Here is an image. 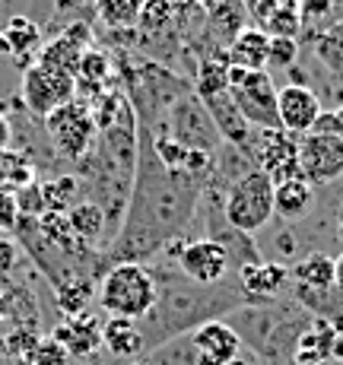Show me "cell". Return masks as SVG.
I'll return each mask as SVG.
<instances>
[{"label": "cell", "instance_id": "1", "mask_svg": "<svg viewBox=\"0 0 343 365\" xmlns=\"http://www.w3.org/2000/svg\"><path fill=\"white\" fill-rule=\"evenodd\" d=\"M204 185L191 175L159 163L153 137L137 124V165L130 197L115 238L102 248L111 264H150L172 238H185L198 213Z\"/></svg>", "mask_w": 343, "mask_h": 365}, {"label": "cell", "instance_id": "5", "mask_svg": "<svg viewBox=\"0 0 343 365\" xmlns=\"http://www.w3.org/2000/svg\"><path fill=\"white\" fill-rule=\"evenodd\" d=\"M220 197H222V213H226V220L248 235L267 229L270 220H274V181H270L261 168L245 172Z\"/></svg>", "mask_w": 343, "mask_h": 365}, {"label": "cell", "instance_id": "32", "mask_svg": "<svg viewBox=\"0 0 343 365\" xmlns=\"http://www.w3.org/2000/svg\"><path fill=\"white\" fill-rule=\"evenodd\" d=\"M19 220V207H16V197L6 191H0V229H13Z\"/></svg>", "mask_w": 343, "mask_h": 365}, {"label": "cell", "instance_id": "20", "mask_svg": "<svg viewBox=\"0 0 343 365\" xmlns=\"http://www.w3.org/2000/svg\"><path fill=\"white\" fill-rule=\"evenodd\" d=\"M314 194H318V187L309 185L305 178L280 181V185H274V216L283 226H299V222L309 220Z\"/></svg>", "mask_w": 343, "mask_h": 365}, {"label": "cell", "instance_id": "28", "mask_svg": "<svg viewBox=\"0 0 343 365\" xmlns=\"http://www.w3.org/2000/svg\"><path fill=\"white\" fill-rule=\"evenodd\" d=\"M314 51H318V58L327 64V70H334V73H343V19L331 23L324 32L318 35V41H314Z\"/></svg>", "mask_w": 343, "mask_h": 365}, {"label": "cell", "instance_id": "37", "mask_svg": "<svg viewBox=\"0 0 343 365\" xmlns=\"http://www.w3.org/2000/svg\"><path fill=\"white\" fill-rule=\"evenodd\" d=\"M334 115H337V133L343 137V105H340V108H334Z\"/></svg>", "mask_w": 343, "mask_h": 365}, {"label": "cell", "instance_id": "23", "mask_svg": "<svg viewBox=\"0 0 343 365\" xmlns=\"http://www.w3.org/2000/svg\"><path fill=\"white\" fill-rule=\"evenodd\" d=\"M102 346L108 349L118 359H137V356H146L143 346V334H140V324L130 318H108L102 324Z\"/></svg>", "mask_w": 343, "mask_h": 365}, {"label": "cell", "instance_id": "38", "mask_svg": "<svg viewBox=\"0 0 343 365\" xmlns=\"http://www.w3.org/2000/svg\"><path fill=\"white\" fill-rule=\"evenodd\" d=\"M318 365H343V359H324V362H318Z\"/></svg>", "mask_w": 343, "mask_h": 365}, {"label": "cell", "instance_id": "30", "mask_svg": "<svg viewBox=\"0 0 343 365\" xmlns=\"http://www.w3.org/2000/svg\"><path fill=\"white\" fill-rule=\"evenodd\" d=\"M67 362H70V353L54 340V336L51 340L35 343L29 349V365H67Z\"/></svg>", "mask_w": 343, "mask_h": 365}, {"label": "cell", "instance_id": "39", "mask_svg": "<svg viewBox=\"0 0 343 365\" xmlns=\"http://www.w3.org/2000/svg\"><path fill=\"white\" fill-rule=\"evenodd\" d=\"M130 365H146V362H130Z\"/></svg>", "mask_w": 343, "mask_h": 365}, {"label": "cell", "instance_id": "13", "mask_svg": "<svg viewBox=\"0 0 343 365\" xmlns=\"http://www.w3.org/2000/svg\"><path fill=\"white\" fill-rule=\"evenodd\" d=\"M175 270L200 286H213V283H222L226 277H232V264H229L226 251L204 235L188 238L178 261H175Z\"/></svg>", "mask_w": 343, "mask_h": 365}, {"label": "cell", "instance_id": "34", "mask_svg": "<svg viewBox=\"0 0 343 365\" xmlns=\"http://www.w3.org/2000/svg\"><path fill=\"white\" fill-rule=\"evenodd\" d=\"M10 143H13V124L0 115V150H6Z\"/></svg>", "mask_w": 343, "mask_h": 365}, {"label": "cell", "instance_id": "36", "mask_svg": "<svg viewBox=\"0 0 343 365\" xmlns=\"http://www.w3.org/2000/svg\"><path fill=\"white\" fill-rule=\"evenodd\" d=\"M229 365H257V356H239V359H232V362H229Z\"/></svg>", "mask_w": 343, "mask_h": 365}, {"label": "cell", "instance_id": "11", "mask_svg": "<svg viewBox=\"0 0 343 365\" xmlns=\"http://www.w3.org/2000/svg\"><path fill=\"white\" fill-rule=\"evenodd\" d=\"M251 163L261 168L274 185L290 178H302L299 168V137L286 130H255L251 133V146H248Z\"/></svg>", "mask_w": 343, "mask_h": 365}, {"label": "cell", "instance_id": "21", "mask_svg": "<svg viewBox=\"0 0 343 365\" xmlns=\"http://www.w3.org/2000/svg\"><path fill=\"white\" fill-rule=\"evenodd\" d=\"M67 220V229L73 232L76 238H80L83 245H89V248H105V245L111 242V226L108 220H105V213L99 207H96L93 200H80L73 203V207L64 213Z\"/></svg>", "mask_w": 343, "mask_h": 365}, {"label": "cell", "instance_id": "22", "mask_svg": "<svg viewBox=\"0 0 343 365\" xmlns=\"http://www.w3.org/2000/svg\"><path fill=\"white\" fill-rule=\"evenodd\" d=\"M267 45L270 35L257 26H245V29L235 35L226 45V61L232 67H245V70H267Z\"/></svg>", "mask_w": 343, "mask_h": 365}, {"label": "cell", "instance_id": "31", "mask_svg": "<svg viewBox=\"0 0 343 365\" xmlns=\"http://www.w3.org/2000/svg\"><path fill=\"white\" fill-rule=\"evenodd\" d=\"M165 4L172 6V13L178 19H185V23H194V16H207L204 6H200V0H165Z\"/></svg>", "mask_w": 343, "mask_h": 365}, {"label": "cell", "instance_id": "9", "mask_svg": "<svg viewBox=\"0 0 343 365\" xmlns=\"http://www.w3.org/2000/svg\"><path fill=\"white\" fill-rule=\"evenodd\" d=\"M194 220L204 222V238L216 242L222 251H226L229 264H232V273L242 270V267H248V264L264 261L261 245H257L248 232L235 229L232 222L226 220V213H222V197L216 191H204V194H200Z\"/></svg>", "mask_w": 343, "mask_h": 365}, {"label": "cell", "instance_id": "7", "mask_svg": "<svg viewBox=\"0 0 343 365\" xmlns=\"http://www.w3.org/2000/svg\"><path fill=\"white\" fill-rule=\"evenodd\" d=\"M229 80V93H232L235 105H239L242 118L251 124L255 130H274L280 128L277 118V86L270 70H245L232 67L226 70Z\"/></svg>", "mask_w": 343, "mask_h": 365}, {"label": "cell", "instance_id": "27", "mask_svg": "<svg viewBox=\"0 0 343 365\" xmlns=\"http://www.w3.org/2000/svg\"><path fill=\"white\" fill-rule=\"evenodd\" d=\"M143 362L146 365H198V356H194V346H191V334L175 336V340L163 343V346L150 349Z\"/></svg>", "mask_w": 343, "mask_h": 365}, {"label": "cell", "instance_id": "29", "mask_svg": "<svg viewBox=\"0 0 343 365\" xmlns=\"http://www.w3.org/2000/svg\"><path fill=\"white\" fill-rule=\"evenodd\" d=\"M296 61H299V38H280V35H270L267 67L290 70V67H296Z\"/></svg>", "mask_w": 343, "mask_h": 365}, {"label": "cell", "instance_id": "33", "mask_svg": "<svg viewBox=\"0 0 343 365\" xmlns=\"http://www.w3.org/2000/svg\"><path fill=\"white\" fill-rule=\"evenodd\" d=\"M309 133H337V115H334V108H321V115L314 118L312 130ZM340 137V133H337Z\"/></svg>", "mask_w": 343, "mask_h": 365}, {"label": "cell", "instance_id": "16", "mask_svg": "<svg viewBox=\"0 0 343 365\" xmlns=\"http://www.w3.org/2000/svg\"><path fill=\"white\" fill-rule=\"evenodd\" d=\"M321 108L324 105H321L318 93L312 86H305V83H290V86L277 89V118H280V130L286 133H296V137L309 133L314 118L321 115Z\"/></svg>", "mask_w": 343, "mask_h": 365}, {"label": "cell", "instance_id": "8", "mask_svg": "<svg viewBox=\"0 0 343 365\" xmlns=\"http://www.w3.org/2000/svg\"><path fill=\"white\" fill-rule=\"evenodd\" d=\"M150 133H163V137H169L175 143L185 146V150H194V153H216V146L222 143L210 111L204 108V102L194 93H188L185 99L175 102L172 108L165 111V118Z\"/></svg>", "mask_w": 343, "mask_h": 365}, {"label": "cell", "instance_id": "18", "mask_svg": "<svg viewBox=\"0 0 343 365\" xmlns=\"http://www.w3.org/2000/svg\"><path fill=\"white\" fill-rule=\"evenodd\" d=\"M200 102H204V108L210 111V118H213L216 130H220V137L226 140V143L239 146V150L248 153L251 146V133H255V128H251L248 121L242 118L239 105H235L232 93L229 89H222V93H210V96H198Z\"/></svg>", "mask_w": 343, "mask_h": 365}, {"label": "cell", "instance_id": "19", "mask_svg": "<svg viewBox=\"0 0 343 365\" xmlns=\"http://www.w3.org/2000/svg\"><path fill=\"white\" fill-rule=\"evenodd\" d=\"M0 38H4V48H6L4 58H13L19 70L35 64L41 45H45V32H41V26L29 16H13L10 23L0 29Z\"/></svg>", "mask_w": 343, "mask_h": 365}, {"label": "cell", "instance_id": "15", "mask_svg": "<svg viewBox=\"0 0 343 365\" xmlns=\"http://www.w3.org/2000/svg\"><path fill=\"white\" fill-rule=\"evenodd\" d=\"M191 346H194V356H198V365H229L245 353L242 336L232 331V324L226 318L194 327Z\"/></svg>", "mask_w": 343, "mask_h": 365}, {"label": "cell", "instance_id": "35", "mask_svg": "<svg viewBox=\"0 0 343 365\" xmlns=\"http://www.w3.org/2000/svg\"><path fill=\"white\" fill-rule=\"evenodd\" d=\"M334 286H337V292L343 296V251L334 257Z\"/></svg>", "mask_w": 343, "mask_h": 365}, {"label": "cell", "instance_id": "25", "mask_svg": "<svg viewBox=\"0 0 343 365\" xmlns=\"http://www.w3.org/2000/svg\"><path fill=\"white\" fill-rule=\"evenodd\" d=\"M290 283L299 286H334V257L327 251H309L290 264Z\"/></svg>", "mask_w": 343, "mask_h": 365}, {"label": "cell", "instance_id": "12", "mask_svg": "<svg viewBox=\"0 0 343 365\" xmlns=\"http://www.w3.org/2000/svg\"><path fill=\"white\" fill-rule=\"evenodd\" d=\"M299 168H302V178L314 187L343 178V137L302 133L299 137Z\"/></svg>", "mask_w": 343, "mask_h": 365}, {"label": "cell", "instance_id": "10", "mask_svg": "<svg viewBox=\"0 0 343 365\" xmlns=\"http://www.w3.org/2000/svg\"><path fill=\"white\" fill-rule=\"evenodd\" d=\"M70 99H76V83L64 70L45 67V64H39V61L23 70L19 102L26 105V111H29L32 118L45 121L51 111H58L61 105H67Z\"/></svg>", "mask_w": 343, "mask_h": 365}, {"label": "cell", "instance_id": "6", "mask_svg": "<svg viewBox=\"0 0 343 365\" xmlns=\"http://www.w3.org/2000/svg\"><path fill=\"white\" fill-rule=\"evenodd\" d=\"M96 133L99 130H96V118L86 99H70L45 118L48 146L54 150V156L67 159V163L80 165L86 159V153L96 143Z\"/></svg>", "mask_w": 343, "mask_h": 365}, {"label": "cell", "instance_id": "26", "mask_svg": "<svg viewBox=\"0 0 343 365\" xmlns=\"http://www.w3.org/2000/svg\"><path fill=\"white\" fill-rule=\"evenodd\" d=\"M143 0H93V13L108 32L134 29Z\"/></svg>", "mask_w": 343, "mask_h": 365}, {"label": "cell", "instance_id": "2", "mask_svg": "<svg viewBox=\"0 0 343 365\" xmlns=\"http://www.w3.org/2000/svg\"><path fill=\"white\" fill-rule=\"evenodd\" d=\"M146 267L153 270V279H156V302L137 321L146 353L175 340V336L191 334L194 327L207 324V321L229 318L242 305H248V296L242 292L235 273L226 277L222 283L200 286L191 283L188 277H181L178 270H172L169 264H146Z\"/></svg>", "mask_w": 343, "mask_h": 365}, {"label": "cell", "instance_id": "4", "mask_svg": "<svg viewBox=\"0 0 343 365\" xmlns=\"http://www.w3.org/2000/svg\"><path fill=\"white\" fill-rule=\"evenodd\" d=\"M156 302V279L146 264H111L99 277V308L108 318L140 321Z\"/></svg>", "mask_w": 343, "mask_h": 365}, {"label": "cell", "instance_id": "40", "mask_svg": "<svg viewBox=\"0 0 343 365\" xmlns=\"http://www.w3.org/2000/svg\"><path fill=\"white\" fill-rule=\"evenodd\" d=\"M0 10H4V0H0Z\"/></svg>", "mask_w": 343, "mask_h": 365}, {"label": "cell", "instance_id": "17", "mask_svg": "<svg viewBox=\"0 0 343 365\" xmlns=\"http://www.w3.org/2000/svg\"><path fill=\"white\" fill-rule=\"evenodd\" d=\"M235 279H239L242 292L248 296V305H264V302H274L286 292V286H290V264L264 257V261L235 270Z\"/></svg>", "mask_w": 343, "mask_h": 365}, {"label": "cell", "instance_id": "14", "mask_svg": "<svg viewBox=\"0 0 343 365\" xmlns=\"http://www.w3.org/2000/svg\"><path fill=\"white\" fill-rule=\"evenodd\" d=\"M86 48H93V26H89L86 19H73V23H67L64 29H61V35H54L51 41L41 45L35 61L73 76L76 67H80V58L86 54Z\"/></svg>", "mask_w": 343, "mask_h": 365}, {"label": "cell", "instance_id": "24", "mask_svg": "<svg viewBox=\"0 0 343 365\" xmlns=\"http://www.w3.org/2000/svg\"><path fill=\"white\" fill-rule=\"evenodd\" d=\"M54 340L67 349L70 356H93L102 346V327L86 314L67 318L64 324L54 331Z\"/></svg>", "mask_w": 343, "mask_h": 365}, {"label": "cell", "instance_id": "3", "mask_svg": "<svg viewBox=\"0 0 343 365\" xmlns=\"http://www.w3.org/2000/svg\"><path fill=\"white\" fill-rule=\"evenodd\" d=\"M226 321L257 359L274 365H290L299 340L314 327L312 314L299 308L286 292L264 305H242Z\"/></svg>", "mask_w": 343, "mask_h": 365}]
</instances>
